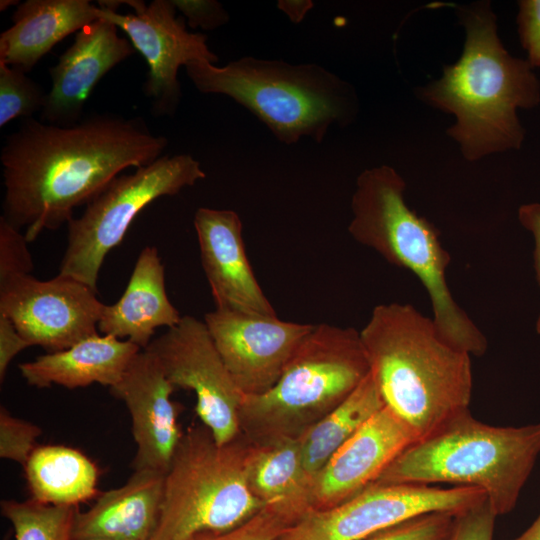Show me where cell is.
Wrapping results in <instances>:
<instances>
[{
  "label": "cell",
  "instance_id": "20",
  "mask_svg": "<svg viewBox=\"0 0 540 540\" xmlns=\"http://www.w3.org/2000/svg\"><path fill=\"white\" fill-rule=\"evenodd\" d=\"M182 316L166 292L165 270L158 249L145 246L138 255L127 287L120 299L105 305L98 331L128 340L145 349L157 328H171Z\"/></svg>",
  "mask_w": 540,
  "mask_h": 540
},
{
  "label": "cell",
  "instance_id": "17",
  "mask_svg": "<svg viewBox=\"0 0 540 540\" xmlns=\"http://www.w3.org/2000/svg\"><path fill=\"white\" fill-rule=\"evenodd\" d=\"M135 51L130 40L105 18L82 28L57 64L49 68L51 89L40 112L41 121L59 126L79 122L95 86Z\"/></svg>",
  "mask_w": 540,
  "mask_h": 540
},
{
  "label": "cell",
  "instance_id": "29",
  "mask_svg": "<svg viewBox=\"0 0 540 540\" xmlns=\"http://www.w3.org/2000/svg\"><path fill=\"white\" fill-rule=\"evenodd\" d=\"M455 516L428 513L386 528L362 540H449Z\"/></svg>",
  "mask_w": 540,
  "mask_h": 540
},
{
  "label": "cell",
  "instance_id": "33",
  "mask_svg": "<svg viewBox=\"0 0 540 540\" xmlns=\"http://www.w3.org/2000/svg\"><path fill=\"white\" fill-rule=\"evenodd\" d=\"M192 29L214 30L229 22L230 16L215 0H171Z\"/></svg>",
  "mask_w": 540,
  "mask_h": 540
},
{
  "label": "cell",
  "instance_id": "34",
  "mask_svg": "<svg viewBox=\"0 0 540 540\" xmlns=\"http://www.w3.org/2000/svg\"><path fill=\"white\" fill-rule=\"evenodd\" d=\"M518 34L532 69L540 67V0L518 2Z\"/></svg>",
  "mask_w": 540,
  "mask_h": 540
},
{
  "label": "cell",
  "instance_id": "19",
  "mask_svg": "<svg viewBox=\"0 0 540 540\" xmlns=\"http://www.w3.org/2000/svg\"><path fill=\"white\" fill-rule=\"evenodd\" d=\"M164 480V473L134 470L124 485L100 493L87 511H77L72 540H151L160 518Z\"/></svg>",
  "mask_w": 540,
  "mask_h": 540
},
{
  "label": "cell",
  "instance_id": "1",
  "mask_svg": "<svg viewBox=\"0 0 540 540\" xmlns=\"http://www.w3.org/2000/svg\"><path fill=\"white\" fill-rule=\"evenodd\" d=\"M168 139L142 117L95 113L71 126L31 118L6 136L1 149L2 217L33 242L73 218L112 179L129 167L164 155Z\"/></svg>",
  "mask_w": 540,
  "mask_h": 540
},
{
  "label": "cell",
  "instance_id": "7",
  "mask_svg": "<svg viewBox=\"0 0 540 540\" xmlns=\"http://www.w3.org/2000/svg\"><path fill=\"white\" fill-rule=\"evenodd\" d=\"M360 331L315 325L267 391L245 395L241 433L252 443L299 438L369 375Z\"/></svg>",
  "mask_w": 540,
  "mask_h": 540
},
{
  "label": "cell",
  "instance_id": "3",
  "mask_svg": "<svg viewBox=\"0 0 540 540\" xmlns=\"http://www.w3.org/2000/svg\"><path fill=\"white\" fill-rule=\"evenodd\" d=\"M466 40L461 57L422 90V98L451 113L448 130L463 156L475 161L495 152L519 149L525 131L517 109L540 102V83L527 60L503 47L488 3L462 11Z\"/></svg>",
  "mask_w": 540,
  "mask_h": 540
},
{
  "label": "cell",
  "instance_id": "14",
  "mask_svg": "<svg viewBox=\"0 0 540 540\" xmlns=\"http://www.w3.org/2000/svg\"><path fill=\"white\" fill-rule=\"evenodd\" d=\"M204 323L244 395L270 389L315 326L217 308L204 316Z\"/></svg>",
  "mask_w": 540,
  "mask_h": 540
},
{
  "label": "cell",
  "instance_id": "26",
  "mask_svg": "<svg viewBox=\"0 0 540 540\" xmlns=\"http://www.w3.org/2000/svg\"><path fill=\"white\" fill-rule=\"evenodd\" d=\"M77 506L4 500L1 513L14 529L15 540H72Z\"/></svg>",
  "mask_w": 540,
  "mask_h": 540
},
{
  "label": "cell",
  "instance_id": "23",
  "mask_svg": "<svg viewBox=\"0 0 540 540\" xmlns=\"http://www.w3.org/2000/svg\"><path fill=\"white\" fill-rule=\"evenodd\" d=\"M248 481L263 506L281 511L294 523L313 510V480L305 470L298 438L251 442Z\"/></svg>",
  "mask_w": 540,
  "mask_h": 540
},
{
  "label": "cell",
  "instance_id": "24",
  "mask_svg": "<svg viewBox=\"0 0 540 540\" xmlns=\"http://www.w3.org/2000/svg\"><path fill=\"white\" fill-rule=\"evenodd\" d=\"M31 499L44 504L77 506L98 497L99 470L77 449L37 446L24 465Z\"/></svg>",
  "mask_w": 540,
  "mask_h": 540
},
{
  "label": "cell",
  "instance_id": "21",
  "mask_svg": "<svg viewBox=\"0 0 540 540\" xmlns=\"http://www.w3.org/2000/svg\"><path fill=\"white\" fill-rule=\"evenodd\" d=\"M0 34V62L28 73L61 40L93 23L98 6L89 0H27Z\"/></svg>",
  "mask_w": 540,
  "mask_h": 540
},
{
  "label": "cell",
  "instance_id": "5",
  "mask_svg": "<svg viewBox=\"0 0 540 540\" xmlns=\"http://www.w3.org/2000/svg\"><path fill=\"white\" fill-rule=\"evenodd\" d=\"M540 456V422L493 426L469 410L406 448L375 482L483 490L497 516L516 506Z\"/></svg>",
  "mask_w": 540,
  "mask_h": 540
},
{
  "label": "cell",
  "instance_id": "18",
  "mask_svg": "<svg viewBox=\"0 0 540 540\" xmlns=\"http://www.w3.org/2000/svg\"><path fill=\"white\" fill-rule=\"evenodd\" d=\"M193 224L216 308L277 316L249 263L239 215L233 210L200 207Z\"/></svg>",
  "mask_w": 540,
  "mask_h": 540
},
{
  "label": "cell",
  "instance_id": "39",
  "mask_svg": "<svg viewBox=\"0 0 540 540\" xmlns=\"http://www.w3.org/2000/svg\"><path fill=\"white\" fill-rule=\"evenodd\" d=\"M21 2L18 1V0H1L0 1V11L3 12V11H6L8 10L10 7H13V6H18Z\"/></svg>",
  "mask_w": 540,
  "mask_h": 540
},
{
  "label": "cell",
  "instance_id": "15",
  "mask_svg": "<svg viewBox=\"0 0 540 540\" xmlns=\"http://www.w3.org/2000/svg\"><path fill=\"white\" fill-rule=\"evenodd\" d=\"M174 389L158 359L145 349L133 357L121 379L110 388L131 416L137 445L134 470L166 474L170 467L183 435L177 420L178 407L171 400Z\"/></svg>",
  "mask_w": 540,
  "mask_h": 540
},
{
  "label": "cell",
  "instance_id": "10",
  "mask_svg": "<svg viewBox=\"0 0 540 540\" xmlns=\"http://www.w3.org/2000/svg\"><path fill=\"white\" fill-rule=\"evenodd\" d=\"M486 500L475 487L374 483L331 508L312 510L277 540H362L414 517L458 515Z\"/></svg>",
  "mask_w": 540,
  "mask_h": 540
},
{
  "label": "cell",
  "instance_id": "32",
  "mask_svg": "<svg viewBox=\"0 0 540 540\" xmlns=\"http://www.w3.org/2000/svg\"><path fill=\"white\" fill-rule=\"evenodd\" d=\"M497 517L486 500L455 516L449 540H493Z\"/></svg>",
  "mask_w": 540,
  "mask_h": 540
},
{
  "label": "cell",
  "instance_id": "2",
  "mask_svg": "<svg viewBox=\"0 0 540 540\" xmlns=\"http://www.w3.org/2000/svg\"><path fill=\"white\" fill-rule=\"evenodd\" d=\"M360 337L385 406L418 440L469 410L472 356L447 343L431 317L410 304H379Z\"/></svg>",
  "mask_w": 540,
  "mask_h": 540
},
{
  "label": "cell",
  "instance_id": "12",
  "mask_svg": "<svg viewBox=\"0 0 540 540\" xmlns=\"http://www.w3.org/2000/svg\"><path fill=\"white\" fill-rule=\"evenodd\" d=\"M133 13L98 5V16L120 28L148 67L143 92L150 100L154 116H173L180 104L182 92L178 70L190 62L216 64L217 55L207 44V36L190 32L183 17L176 15L171 0H123Z\"/></svg>",
  "mask_w": 540,
  "mask_h": 540
},
{
  "label": "cell",
  "instance_id": "11",
  "mask_svg": "<svg viewBox=\"0 0 540 540\" xmlns=\"http://www.w3.org/2000/svg\"><path fill=\"white\" fill-rule=\"evenodd\" d=\"M145 350L159 361L175 388L193 391L196 413L218 444L241 434L244 394L223 362L204 323L182 316L175 326L153 339Z\"/></svg>",
  "mask_w": 540,
  "mask_h": 540
},
{
  "label": "cell",
  "instance_id": "40",
  "mask_svg": "<svg viewBox=\"0 0 540 540\" xmlns=\"http://www.w3.org/2000/svg\"><path fill=\"white\" fill-rule=\"evenodd\" d=\"M84 540H111V539H103V538H90V539H84Z\"/></svg>",
  "mask_w": 540,
  "mask_h": 540
},
{
  "label": "cell",
  "instance_id": "25",
  "mask_svg": "<svg viewBox=\"0 0 540 540\" xmlns=\"http://www.w3.org/2000/svg\"><path fill=\"white\" fill-rule=\"evenodd\" d=\"M384 406L379 389L369 373L342 403L298 438L309 477L314 481L330 457Z\"/></svg>",
  "mask_w": 540,
  "mask_h": 540
},
{
  "label": "cell",
  "instance_id": "27",
  "mask_svg": "<svg viewBox=\"0 0 540 540\" xmlns=\"http://www.w3.org/2000/svg\"><path fill=\"white\" fill-rule=\"evenodd\" d=\"M21 69L0 62V127L31 118L43 109L47 93Z\"/></svg>",
  "mask_w": 540,
  "mask_h": 540
},
{
  "label": "cell",
  "instance_id": "38",
  "mask_svg": "<svg viewBox=\"0 0 540 540\" xmlns=\"http://www.w3.org/2000/svg\"><path fill=\"white\" fill-rule=\"evenodd\" d=\"M512 540H540V513L523 533Z\"/></svg>",
  "mask_w": 540,
  "mask_h": 540
},
{
  "label": "cell",
  "instance_id": "13",
  "mask_svg": "<svg viewBox=\"0 0 540 540\" xmlns=\"http://www.w3.org/2000/svg\"><path fill=\"white\" fill-rule=\"evenodd\" d=\"M96 294L85 283L60 274L45 281L30 274L15 276L0 282V314L31 346L58 352L99 333L104 304Z\"/></svg>",
  "mask_w": 540,
  "mask_h": 540
},
{
  "label": "cell",
  "instance_id": "28",
  "mask_svg": "<svg viewBox=\"0 0 540 540\" xmlns=\"http://www.w3.org/2000/svg\"><path fill=\"white\" fill-rule=\"evenodd\" d=\"M294 522L281 511L264 506L242 524L226 531H204L185 540H277Z\"/></svg>",
  "mask_w": 540,
  "mask_h": 540
},
{
  "label": "cell",
  "instance_id": "35",
  "mask_svg": "<svg viewBox=\"0 0 540 540\" xmlns=\"http://www.w3.org/2000/svg\"><path fill=\"white\" fill-rule=\"evenodd\" d=\"M31 345L18 332L5 315L0 314V381L3 382L7 369L15 356Z\"/></svg>",
  "mask_w": 540,
  "mask_h": 540
},
{
  "label": "cell",
  "instance_id": "4",
  "mask_svg": "<svg viewBox=\"0 0 540 540\" xmlns=\"http://www.w3.org/2000/svg\"><path fill=\"white\" fill-rule=\"evenodd\" d=\"M405 189L404 179L388 165L361 172L351 200L348 232L358 243L420 280L429 296L431 318L447 343L471 356H483L487 338L456 302L447 282L450 254L438 229L407 205Z\"/></svg>",
  "mask_w": 540,
  "mask_h": 540
},
{
  "label": "cell",
  "instance_id": "16",
  "mask_svg": "<svg viewBox=\"0 0 540 540\" xmlns=\"http://www.w3.org/2000/svg\"><path fill=\"white\" fill-rule=\"evenodd\" d=\"M418 440L412 428L384 406L327 461L313 481V510L340 504L374 484Z\"/></svg>",
  "mask_w": 540,
  "mask_h": 540
},
{
  "label": "cell",
  "instance_id": "8",
  "mask_svg": "<svg viewBox=\"0 0 540 540\" xmlns=\"http://www.w3.org/2000/svg\"><path fill=\"white\" fill-rule=\"evenodd\" d=\"M250 448L242 433L218 444L205 425H191L165 474L160 518L151 540L226 531L262 509L248 481Z\"/></svg>",
  "mask_w": 540,
  "mask_h": 540
},
{
  "label": "cell",
  "instance_id": "37",
  "mask_svg": "<svg viewBox=\"0 0 540 540\" xmlns=\"http://www.w3.org/2000/svg\"><path fill=\"white\" fill-rule=\"evenodd\" d=\"M311 0H279L277 7L293 23H300L313 8Z\"/></svg>",
  "mask_w": 540,
  "mask_h": 540
},
{
  "label": "cell",
  "instance_id": "22",
  "mask_svg": "<svg viewBox=\"0 0 540 540\" xmlns=\"http://www.w3.org/2000/svg\"><path fill=\"white\" fill-rule=\"evenodd\" d=\"M140 350L128 340L98 333L65 350L21 363L18 369L25 381L37 388L59 385L75 389L94 383L111 388Z\"/></svg>",
  "mask_w": 540,
  "mask_h": 540
},
{
  "label": "cell",
  "instance_id": "30",
  "mask_svg": "<svg viewBox=\"0 0 540 540\" xmlns=\"http://www.w3.org/2000/svg\"><path fill=\"white\" fill-rule=\"evenodd\" d=\"M42 430L36 424L13 416L4 406L0 408V457L23 467L37 447Z\"/></svg>",
  "mask_w": 540,
  "mask_h": 540
},
{
  "label": "cell",
  "instance_id": "36",
  "mask_svg": "<svg viewBox=\"0 0 540 540\" xmlns=\"http://www.w3.org/2000/svg\"><path fill=\"white\" fill-rule=\"evenodd\" d=\"M518 219L521 225L531 232L534 239V270L540 288V203L521 205L518 209ZM536 332L540 334V313L536 321Z\"/></svg>",
  "mask_w": 540,
  "mask_h": 540
},
{
  "label": "cell",
  "instance_id": "9",
  "mask_svg": "<svg viewBox=\"0 0 540 540\" xmlns=\"http://www.w3.org/2000/svg\"><path fill=\"white\" fill-rule=\"evenodd\" d=\"M205 177L200 162L190 154H165L133 173L118 175L86 204L80 216L68 221L58 274L77 279L97 292L105 257L120 244L142 209Z\"/></svg>",
  "mask_w": 540,
  "mask_h": 540
},
{
  "label": "cell",
  "instance_id": "6",
  "mask_svg": "<svg viewBox=\"0 0 540 540\" xmlns=\"http://www.w3.org/2000/svg\"><path fill=\"white\" fill-rule=\"evenodd\" d=\"M185 71L199 92L230 97L285 144L303 137L320 143L330 127L349 124L357 110L353 88L315 63L244 56L221 67L190 62Z\"/></svg>",
  "mask_w": 540,
  "mask_h": 540
},
{
  "label": "cell",
  "instance_id": "31",
  "mask_svg": "<svg viewBox=\"0 0 540 540\" xmlns=\"http://www.w3.org/2000/svg\"><path fill=\"white\" fill-rule=\"evenodd\" d=\"M28 243L20 229L0 217V282L30 274L33 261Z\"/></svg>",
  "mask_w": 540,
  "mask_h": 540
}]
</instances>
